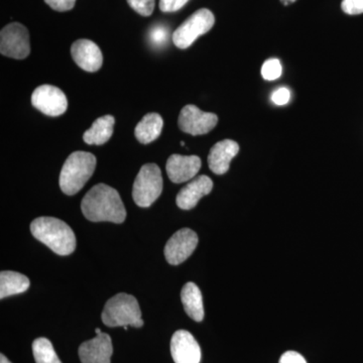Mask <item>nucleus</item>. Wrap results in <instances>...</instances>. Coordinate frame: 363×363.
Masks as SVG:
<instances>
[{"label": "nucleus", "instance_id": "obj_19", "mask_svg": "<svg viewBox=\"0 0 363 363\" xmlns=\"http://www.w3.org/2000/svg\"><path fill=\"white\" fill-rule=\"evenodd\" d=\"M164 121L157 113H149L143 116L142 121L136 125L135 135L138 142L147 145L156 140L161 135Z\"/></svg>", "mask_w": 363, "mask_h": 363}, {"label": "nucleus", "instance_id": "obj_20", "mask_svg": "<svg viewBox=\"0 0 363 363\" xmlns=\"http://www.w3.org/2000/svg\"><path fill=\"white\" fill-rule=\"evenodd\" d=\"M30 279L16 272L4 271L0 274V298L25 293L30 288Z\"/></svg>", "mask_w": 363, "mask_h": 363}, {"label": "nucleus", "instance_id": "obj_9", "mask_svg": "<svg viewBox=\"0 0 363 363\" xmlns=\"http://www.w3.org/2000/svg\"><path fill=\"white\" fill-rule=\"evenodd\" d=\"M33 107L49 116H60L68 108V100L63 91L52 85L39 86L32 95Z\"/></svg>", "mask_w": 363, "mask_h": 363}, {"label": "nucleus", "instance_id": "obj_16", "mask_svg": "<svg viewBox=\"0 0 363 363\" xmlns=\"http://www.w3.org/2000/svg\"><path fill=\"white\" fill-rule=\"evenodd\" d=\"M240 152V145L234 140H224L212 147L208 156L209 168L216 175L227 173L233 157Z\"/></svg>", "mask_w": 363, "mask_h": 363}, {"label": "nucleus", "instance_id": "obj_23", "mask_svg": "<svg viewBox=\"0 0 363 363\" xmlns=\"http://www.w3.org/2000/svg\"><path fill=\"white\" fill-rule=\"evenodd\" d=\"M131 9L143 16H150L152 13L156 0H128Z\"/></svg>", "mask_w": 363, "mask_h": 363}, {"label": "nucleus", "instance_id": "obj_2", "mask_svg": "<svg viewBox=\"0 0 363 363\" xmlns=\"http://www.w3.org/2000/svg\"><path fill=\"white\" fill-rule=\"evenodd\" d=\"M33 238L59 255H69L76 248L73 230L65 222L55 217H39L30 224Z\"/></svg>", "mask_w": 363, "mask_h": 363}, {"label": "nucleus", "instance_id": "obj_32", "mask_svg": "<svg viewBox=\"0 0 363 363\" xmlns=\"http://www.w3.org/2000/svg\"><path fill=\"white\" fill-rule=\"evenodd\" d=\"M95 332H96V335H99V334L102 333L101 330H100L99 328L95 329Z\"/></svg>", "mask_w": 363, "mask_h": 363}, {"label": "nucleus", "instance_id": "obj_25", "mask_svg": "<svg viewBox=\"0 0 363 363\" xmlns=\"http://www.w3.org/2000/svg\"><path fill=\"white\" fill-rule=\"evenodd\" d=\"M341 9L346 14L357 16L363 13V0H342Z\"/></svg>", "mask_w": 363, "mask_h": 363}, {"label": "nucleus", "instance_id": "obj_7", "mask_svg": "<svg viewBox=\"0 0 363 363\" xmlns=\"http://www.w3.org/2000/svg\"><path fill=\"white\" fill-rule=\"evenodd\" d=\"M0 52L9 58L26 59L30 52L28 28L18 23L4 26L0 33Z\"/></svg>", "mask_w": 363, "mask_h": 363}, {"label": "nucleus", "instance_id": "obj_4", "mask_svg": "<svg viewBox=\"0 0 363 363\" xmlns=\"http://www.w3.org/2000/svg\"><path fill=\"white\" fill-rule=\"evenodd\" d=\"M102 321L108 327L133 326L140 328L143 326L142 311L138 300L128 294H117L107 301Z\"/></svg>", "mask_w": 363, "mask_h": 363}, {"label": "nucleus", "instance_id": "obj_11", "mask_svg": "<svg viewBox=\"0 0 363 363\" xmlns=\"http://www.w3.org/2000/svg\"><path fill=\"white\" fill-rule=\"evenodd\" d=\"M171 353L175 363H200L201 350L190 332L178 330L171 340Z\"/></svg>", "mask_w": 363, "mask_h": 363}, {"label": "nucleus", "instance_id": "obj_15", "mask_svg": "<svg viewBox=\"0 0 363 363\" xmlns=\"http://www.w3.org/2000/svg\"><path fill=\"white\" fill-rule=\"evenodd\" d=\"M213 189V182L207 176H199L182 189L177 195L176 202L183 210L193 209L204 196L210 194Z\"/></svg>", "mask_w": 363, "mask_h": 363}, {"label": "nucleus", "instance_id": "obj_14", "mask_svg": "<svg viewBox=\"0 0 363 363\" xmlns=\"http://www.w3.org/2000/svg\"><path fill=\"white\" fill-rule=\"evenodd\" d=\"M201 169V159L197 156L173 155L167 162L166 169L169 180L180 184L190 181Z\"/></svg>", "mask_w": 363, "mask_h": 363}, {"label": "nucleus", "instance_id": "obj_3", "mask_svg": "<svg viewBox=\"0 0 363 363\" xmlns=\"http://www.w3.org/2000/svg\"><path fill=\"white\" fill-rule=\"evenodd\" d=\"M96 167V157L87 152H72L60 174V188L64 194L73 196L84 187Z\"/></svg>", "mask_w": 363, "mask_h": 363}, {"label": "nucleus", "instance_id": "obj_18", "mask_svg": "<svg viewBox=\"0 0 363 363\" xmlns=\"http://www.w3.org/2000/svg\"><path fill=\"white\" fill-rule=\"evenodd\" d=\"M114 123H116V118L112 116L99 117L89 130L85 131L83 140L87 145H104L113 135Z\"/></svg>", "mask_w": 363, "mask_h": 363}, {"label": "nucleus", "instance_id": "obj_1", "mask_svg": "<svg viewBox=\"0 0 363 363\" xmlns=\"http://www.w3.org/2000/svg\"><path fill=\"white\" fill-rule=\"evenodd\" d=\"M85 218L92 222L108 221L123 223L126 210L116 189L105 184H97L88 191L81 204Z\"/></svg>", "mask_w": 363, "mask_h": 363}, {"label": "nucleus", "instance_id": "obj_33", "mask_svg": "<svg viewBox=\"0 0 363 363\" xmlns=\"http://www.w3.org/2000/svg\"><path fill=\"white\" fill-rule=\"evenodd\" d=\"M181 145H182V147H184V145H185V143L181 142Z\"/></svg>", "mask_w": 363, "mask_h": 363}, {"label": "nucleus", "instance_id": "obj_6", "mask_svg": "<svg viewBox=\"0 0 363 363\" xmlns=\"http://www.w3.org/2000/svg\"><path fill=\"white\" fill-rule=\"evenodd\" d=\"M214 14L207 9L193 13L173 33V42L179 49H187L200 35H205L213 28Z\"/></svg>", "mask_w": 363, "mask_h": 363}, {"label": "nucleus", "instance_id": "obj_17", "mask_svg": "<svg viewBox=\"0 0 363 363\" xmlns=\"http://www.w3.org/2000/svg\"><path fill=\"white\" fill-rule=\"evenodd\" d=\"M181 300L184 309L191 319L201 322L204 319V306L201 291L192 281H189L181 291Z\"/></svg>", "mask_w": 363, "mask_h": 363}, {"label": "nucleus", "instance_id": "obj_28", "mask_svg": "<svg viewBox=\"0 0 363 363\" xmlns=\"http://www.w3.org/2000/svg\"><path fill=\"white\" fill-rule=\"evenodd\" d=\"M290 98V90L286 87L279 88V89L274 90L272 94V101L276 105H279V106L289 104Z\"/></svg>", "mask_w": 363, "mask_h": 363}, {"label": "nucleus", "instance_id": "obj_22", "mask_svg": "<svg viewBox=\"0 0 363 363\" xmlns=\"http://www.w3.org/2000/svg\"><path fill=\"white\" fill-rule=\"evenodd\" d=\"M281 64L278 59H269L262 67V76L264 80L274 81L281 76Z\"/></svg>", "mask_w": 363, "mask_h": 363}, {"label": "nucleus", "instance_id": "obj_29", "mask_svg": "<svg viewBox=\"0 0 363 363\" xmlns=\"http://www.w3.org/2000/svg\"><path fill=\"white\" fill-rule=\"evenodd\" d=\"M279 363H307L303 355L296 351H286L279 358Z\"/></svg>", "mask_w": 363, "mask_h": 363}, {"label": "nucleus", "instance_id": "obj_5", "mask_svg": "<svg viewBox=\"0 0 363 363\" xmlns=\"http://www.w3.org/2000/svg\"><path fill=\"white\" fill-rule=\"evenodd\" d=\"M162 192L161 169L156 164H147L140 168L133 188V201L138 206L150 207Z\"/></svg>", "mask_w": 363, "mask_h": 363}, {"label": "nucleus", "instance_id": "obj_26", "mask_svg": "<svg viewBox=\"0 0 363 363\" xmlns=\"http://www.w3.org/2000/svg\"><path fill=\"white\" fill-rule=\"evenodd\" d=\"M190 0H160V9L164 13L180 11Z\"/></svg>", "mask_w": 363, "mask_h": 363}, {"label": "nucleus", "instance_id": "obj_12", "mask_svg": "<svg viewBox=\"0 0 363 363\" xmlns=\"http://www.w3.org/2000/svg\"><path fill=\"white\" fill-rule=\"evenodd\" d=\"M71 54L81 69L90 73L100 70L104 64L101 50L90 40H78L72 45Z\"/></svg>", "mask_w": 363, "mask_h": 363}, {"label": "nucleus", "instance_id": "obj_31", "mask_svg": "<svg viewBox=\"0 0 363 363\" xmlns=\"http://www.w3.org/2000/svg\"><path fill=\"white\" fill-rule=\"evenodd\" d=\"M0 363H11L4 354L0 355Z\"/></svg>", "mask_w": 363, "mask_h": 363}, {"label": "nucleus", "instance_id": "obj_27", "mask_svg": "<svg viewBox=\"0 0 363 363\" xmlns=\"http://www.w3.org/2000/svg\"><path fill=\"white\" fill-rule=\"evenodd\" d=\"M45 2L54 11L63 13L71 11L75 6L76 0H45Z\"/></svg>", "mask_w": 363, "mask_h": 363}, {"label": "nucleus", "instance_id": "obj_24", "mask_svg": "<svg viewBox=\"0 0 363 363\" xmlns=\"http://www.w3.org/2000/svg\"><path fill=\"white\" fill-rule=\"evenodd\" d=\"M168 30L164 26H156L150 33V40L156 47H162L168 40Z\"/></svg>", "mask_w": 363, "mask_h": 363}, {"label": "nucleus", "instance_id": "obj_8", "mask_svg": "<svg viewBox=\"0 0 363 363\" xmlns=\"http://www.w3.org/2000/svg\"><path fill=\"white\" fill-rule=\"evenodd\" d=\"M218 123L216 114L200 111L195 105H186L179 116V128L191 135H206Z\"/></svg>", "mask_w": 363, "mask_h": 363}, {"label": "nucleus", "instance_id": "obj_13", "mask_svg": "<svg viewBox=\"0 0 363 363\" xmlns=\"http://www.w3.org/2000/svg\"><path fill=\"white\" fill-rule=\"evenodd\" d=\"M78 352L82 363H111L113 353L111 336L106 333L99 334L81 344Z\"/></svg>", "mask_w": 363, "mask_h": 363}, {"label": "nucleus", "instance_id": "obj_10", "mask_svg": "<svg viewBox=\"0 0 363 363\" xmlns=\"http://www.w3.org/2000/svg\"><path fill=\"white\" fill-rule=\"evenodd\" d=\"M198 235L192 229L183 228L173 234L164 247V257L172 266H178L194 252Z\"/></svg>", "mask_w": 363, "mask_h": 363}, {"label": "nucleus", "instance_id": "obj_21", "mask_svg": "<svg viewBox=\"0 0 363 363\" xmlns=\"http://www.w3.org/2000/svg\"><path fill=\"white\" fill-rule=\"evenodd\" d=\"M33 353L37 363H62L49 339H35L33 343Z\"/></svg>", "mask_w": 363, "mask_h": 363}, {"label": "nucleus", "instance_id": "obj_30", "mask_svg": "<svg viewBox=\"0 0 363 363\" xmlns=\"http://www.w3.org/2000/svg\"><path fill=\"white\" fill-rule=\"evenodd\" d=\"M281 1L283 2L284 6H290V4H294L297 0H281Z\"/></svg>", "mask_w": 363, "mask_h": 363}]
</instances>
